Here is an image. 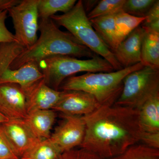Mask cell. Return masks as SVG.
Wrapping results in <instances>:
<instances>
[{
	"label": "cell",
	"mask_w": 159,
	"mask_h": 159,
	"mask_svg": "<svg viewBox=\"0 0 159 159\" xmlns=\"http://www.w3.org/2000/svg\"><path fill=\"white\" fill-rule=\"evenodd\" d=\"M57 25L65 28L78 41L95 54L107 60L114 70L123 69L117 61L113 52L99 37L92 25L83 6L82 1L76 2L66 13L50 17Z\"/></svg>",
	"instance_id": "obj_4"
},
{
	"label": "cell",
	"mask_w": 159,
	"mask_h": 159,
	"mask_svg": "<svg viewBox=\"0 0 159 159\" xmlns=\"http://www.w3.org/2000/svg\"><path fill=\"white\" fill-rule=\"evenodd\" d=\"M101 106L92 94L78 90L62 91L54 111L64 115L84 116L93 112Z\"/></svg>",
	"instance_id": "obj_9"
},
{
	"label": "cell",
	"mask_w": 159,
	"mask_h": 159,
	"mask_svg": "<svg viewBox=\"0 0 159 159\" xmlns=\"http://www.w3.org/2000/svg\"><path fill=\"white\" fill-rule=\"evenodd\" d=\"M25 93L28 114L34 111L53 110L60 99L62 91L51 88L43 79Z\"/></svg>",
	"instance_id": "obj_13"
},
{
	"label": "cell",
	"mask_w": 159,
	"mask_h": 159,
	"mask_svg": "<svg viewBox=\"0 0 159 159\" xmlns=\"http://www.w3.org/2000/svg\"><path fill=\"white\" fill-rule=\"evenodd\" d=\"M61 116L62 121L50 139L62 153L80 146L85 135V123L83 116Z\"/></svg>",
	"instance_id": "obj_8"
},
{
	"label": "cell",
	"mask_w": 159,
	"mask_h": 159,
	"mask_svg": "<svg viewBox=\"0 0 159 159\" xmlns=\"http://www.w3.org/2000/svg\"><path fill=\"white\" fill-rule=\"evenodd\" d=\"M40 37L11 64L10 69L16 70L27 63H38L56 56L91 58L97 54L78 41L70 33L60 30L51 18L41 20Z\"/></svg>",
	"instance_id": "obj_2"
},
{
	"label": "cell",
	"mask_w": 159,
	"mask_h": 159,
	"mask_svg": "<svg viewBox=\"0 0 159 159\" xmlns=\"http://www.w3.org/2000/svg\"><path fill=\"white\" fill-rule=\"evenodd\" d=\"M145 19V17L133 16L123 11L116 14L115 34L116 47L137 27L141 25Z\"/></svg>",
	"instance_id": "obj_19"
},
{
	"label": "cell",
	"mask_w": 159,
	"mask_h": 159,
	"mask_svg": "<svg viewBox=\"0 0 159 159\" xmlns=\"http://www.w3.org/2000/svg\"><path fill=\"white\" fill-rule=\"evenodd\" d=\"M21 1V0H0V11L8 10L19 4Z\"/></svg>",
	"instance_id": "obj_31"
},
{
	"label": "cell",
	"mask_w": 159,
	"mask_h": 159,
	"mask_svg": "<svg viewBox=\"0 0 159 159\" xmlns=\"http://www.w3.org/2000/svg\"><path fill=\"white\" fill-rule=\"evenodd\" d=\"M0 111L9 119H25L28 115L26 94L19 85L0 84Z\"/></svg>",
	"instance_id": "obj_11"
},
{
	"label": "cell",
	"mask_w": 159,
	"mask_h": 159,
	"mask_svg": "<svg viewBox=\"0 0 159 159\" xmlns=\"http://www.w3.org/2000/svg\"><path fill=\"white\" fill-rule=\"evenodd\" d=\"M9 119L8 117L0 111V125L9 121Z\"/></svg>",
	"instance_id": "obj_33"
},
{
	"label": "cell",
	"mask_w": 159,
	"mask_h": 159,
	"mask_svg": "<svg viewBox=\"0 0 159 159\" xmlns=\"http://www.w3.org/2000/svg\"><path fill=\"white\" fill-rule=\"evenodd\" d=\"M62 152L50 139H43L34 145L20 159H59Z\"/></svg>",
	"instance_id": "obj_20"
},
{
	"label": "cell",
	"mask_w": 159,
	"mask_h": 159,
	"mask_svg": "<svg viewBox=\"0 0 159 159\" xmlns=\"http://www.w3.org/2000/svg\"><path fill=\"white\" fill-rule=\"evenodd\" d=\"M145 33L144 29L139 26L113 51L117 61L123 68L141 62V49Z\"/></svg>",
	"instance_id": "obj_12"
},
{
	"label": "cell",
	"mask_w": 159,
	"mask_h": 159,
	"mask_svg": "<svg viewBox=\"0 0 159 159\" xmlns=\"http://www.w3.org/2000/svg\"><path fill=\"white\" fill-rule=\"evenodd\" d=\"M125 0H101L97 6L87 14L89 20L116 14L122 11V8Z\"/></svg>",
	"instance_id": "obj_24"
},
{
	"label": "cell",
	"mask_w": 159,
	"mask_h": 159,
	"mask_svg": "<svg viewBox=\"0 0 159 159\" xmlns=\"http://www.w3.org/2000/svg\"><path fill=\"white\" fill-rule=\"evenodd\" d=\"M83 118L85 133L80 147L102 158H112L141 142L144 132L138 110L116 104L101 106Z\"/></svg>",
	"instance_id": "obj_1"
},
{
	"label": "cell",
	"mask_w": 159,
	"mask_h": 159,
	"mask_svg": "<svg viewBox=\"0 0 159 159\" xmlns=\"http://www.w3.org/2000/svg\"><path fill=\"white\" fill-rule=\"evenodd\" d=\"M39 2V0H22L8 10L14 25L15 36L26 49L33 45L38 39Z\"/></svg>",
	"instance_id": "obj_7"
},
{
	"label": "cell",
	"mask_w": 159,
	"mask_h": 159,
	"mask_svg": "<svg viewBox=\"0 0 159 159\" xmlns=\"http://www.w3.org/2000/svg\"><path fill=\"white\" fill-rule=\"evenodd\" d=\"M0 159H20L15 153L0 125Z\"/></svg>",
	"instance_id": "obj_28"
},
{
	"label": "cell",
	"mask_w": 159,
	"mask_h": 159,
	"mask_svg": "<svg viewBox=\"0 0 159 159\" xmlns=\"http://www.w3.org/2000/svg\"><path fill=\"white\" fill-rule=\"evenodd\" d=\"M6 137L20 158L32 146L41 141L23 119H9L1 124Z\"/></svg>",
	"instance_id": "obj_10"
},
{
	"label": "cell",
	"mask_w": 159,
	"mask_h": 159,
	"mask_svg": "<svg viewBox=\"0 0 159 159\" xmlns=\"http://www.w3.org/2000/svg\"><path fill=\"white\" fill-rule=\"evenodd\" d=\"M122 93L115 104L139 110L159 93V69L145 66L124 78Z\"/></svg>",
	"instance_id": "obj_6"
},
{
	"label": "cell",
	"mask_w": 159,
	"mask_h": 159,
	"mask_svg": "<svg viewBox=\"0 0 159 159\" xmlns=\"http://www.w3.org/2000/svg\"><path fill=\"white\" fill-rule=\"evenodd\" d=\"M144 66L140 62L115 72H88L80 76H71L63 82L59 90L87 92L93 95L101 106H112L122 93L124 78Z\"/></svg>",
	"instance_id": "obj_3"
},
{
	"label": "cell",
	"mask_w": 159,
	"mask_h": 159,
	"mask_svg": "<svg viewBox=\"0 0 159 159\" xmlns=\"http://www.w3.org/2000/svg\"><path fill=\"white\" fill-rule=\"evenodd\" d=\"M8 10L0 11V43L17 42L14 34L7 29L6 20L7 18Z\"/></svg>",
	"instance_id": "obj_29"
},
{
	"label": "cell",
	"mask_w": 159,
	"mask_h": 159,
	"mask_svg": "<svg viewBox=\"0 0 159 159\" xmlns=\"http://www.w3.org/2000/svg\"><path fill=\"white\" fill-rule=\"evenodd\" d=\"M25 49L17 42L0 43V76L10 69L12 62Z\"/></svg>",
	"instance_id": "obj_22"
},
{
	"label": "cell",
	"mask_w": 159,
	"mask_h": 159,
	"mask_svg": "<svg viewBox=\"0 0 159 159\" xmlns=\"http://www.w3.org/2000/svg\"><path fill=\"white\" fill-rule=\"evenodd\" d=\"M141 26L145 30L159 32V1L156 0L145 16Z\"/></svg>",
	"instance_id": "obj_26"
},
{
	"label": "cell",
	"mask_w": 159,
	"mask_h": 159,
	"mask_svg": "<svg viewBox=\"0 0 159 159\" xmlns=\"http://www.w3.org/2000/svg\"><path fill=\"white\" fill-rule=\"evenodd\" d=\"M110 159H159V149L151 148L139 142Z\"/></svg>",
	"instance_id": "obj_23"
},
{
	"label": "cell",
	"mask_w": 159,
	"mask_h": 159,
	"mask_svg": "<svg viewBox=\"0 0 159 159\" xmlns=\"http://www.w3.org/2000/svg\"><path fill=\"white\" fill-rule=\"evenodd\" d=\"M141 143L151 148L159 149V133H143Z\"/></svg>",
	"instance_id": "obj_30"
},
{
	"label": "cell",
	"mask_w": 159,
	"mask_h": 159,
	"mask_svg": "<svg viewBox=\"0 0 159 159\" xmlns=\"http://www.w3.org/2000/svg\"><path fill=\"white\" fill-rule=\"evenodd\" d=\"M43 79V74L37 63L30 62L16 70L9 69L5 71L0 76V84H16L25 93Z\"/></svg>",
	"instance_id": "obj_14"
},
{
	"label": "cell",
	"mask_w": 159,
	"mask_h": 159,
	"mask_svg": "<svg viewBox=\"0 0 159 159\" xmlns=\"http://www.w3.org/2000/svg\"><path fill=\"white\" fill-rule=\"evenodd\" d=\"M145 31L141 49V62L146 66L159 69V32Z\"/></svg>",
	"instance_id": "obj_17"
},
{
	"label": "cell",
	"mask_w": 159,
	"mask_h": 159,
	"mask_svg": "<svg viewBox=\"0 0 159 159\" xmlns=\"http://www.w3.org/2000/svg\"><path fill=\"white\" fill-rule=\"evenodd\" d=\"M156 0H125L122 11L133 16L145 17Z\"/></svg>",
	"instance_id": "obj_25"
},
{
	"label": "cell",
	"mask_w": 159,
	"mask_h": 159,
	"mask_svg": "<svg viewBox=\"0 0 159 159\" xmlns=\"http://www.w3.org/2000/svg\"><path fill=\"white\" fill-rule=\"evenodd\" d=\"M59 159H104L85 148L80 147L64 152Z\"/></svg>",
	"instance_id": "obj_27"
},
{
	"label": "cell",
	"mask_w": 159,
	"mask_h": 159,
	"mask_svg": "<svg viewBox=\"0 0 159 159\" xmlns=\"http://www.w3.org/2000/svg\"><path fill=\"white\" fill-rule=\"evenodd\" d=\"M139 111V122L143 132L159 133V93L147 100Z\"/></svg>",
	"instance_id": "obj_16"
},
{
	"label": "cell",
	"mask_w": 159,
	"mask_h": 159,
	"mask_svg": "<svg viewBox=\"0 0 159 159\" xmlns=\"http://www.w3.org/2000/svg\"><path fill=\"white\" fill-rule=\"evenodd\" d=\"M77 2L76 0H39L38 10L41 20L48 19L57 11H70Z\"/></svg>",
	"instance_id": "obj_21"
},
{
	"label": "cell",
	"mask_w": 159,
	"mask_h": 159,
	"mask_svg": "<svg viewBox=\"0 0 159 159\" xmlns=\"http://www.w3.org/2000/svg\"><path fill=\"white\" fill-rule=\"evenodd\" d=\"M116 15H109L90 20L99 37L113 52L116 47L115 34Z\"/></svg>",
	"instance_id": "obj_18"
},
{
	"label": "cell",
	"mask_w": 159,
	"mask_h": 159,
	"mask_svg": "<svg viewBox=\"0 0 159 159\" xmlns=\"http://www.w3.org/2000/svg\"><path fill=\"white\" fill-rule=\"evenodd\" d=\"M38 64L46 84L56 90H59L66 79L77 73L111 72L114 70L107 60L97 55L86 60L68 56H54L43 60Z\"/></svg>",
	"instance_id": "obj_5"
},
{
	"label": "cell",
	"mask_w": 159,
	"mask_h": 159,
	"mask_svg": "<svg viewBox=\"0 0 159 159\" xmlns=\"http://www.w3.org/2000/svg\"><path fill=\"white\" fill-rule=\"evenodd\" d=\"M55 119L56 113L51 109L30 112L25 120L35 135L43 140L51 137V130Z\"/></svg>",
	"instance_id": "obj_15"
},
{
	"label": "cell",
	"mask_w": 159,
	"mask_h": 159,
	"mask_svg": "<svg viewBox=\"0 0 159 159\" xmlns=\"http://www.w3.org/2000/svg\"><path fill=\"white\" fill-rule=\"evenodd\" d=\"M99 1L98 0H87L82 1L84 9L87 14L89 13L97 6Z\"/></svg>",
	"instance_id": "obj_32"
}]
</instances>
